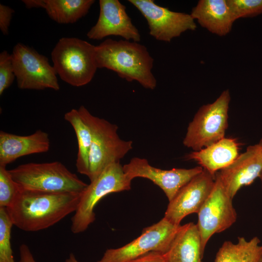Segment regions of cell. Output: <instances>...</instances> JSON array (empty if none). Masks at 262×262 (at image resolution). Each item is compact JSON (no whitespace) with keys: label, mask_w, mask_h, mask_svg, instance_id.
<instances>
[{"label":"cell","mask_w":262,"mask_h":262,"mask_svg":"<svg viewBox=\"0 0 262 262\" xmlns=\"http://www.w3.org/2000/svg\"><path fill=\"white\" fill-rule=\"evenodd\" d=\"M78 110L92 133L87 176L92 181L108 165L120 163L132 148V142L121 139L117 132V125L93 115L84 106Z\"/></svg>","instance_id":"3957f363"},{"label":"cell","mask_w":262,"mask_h":262,"mask_svg":"<svg viewBox=\"0 0 262 262\" xmlns=\"http://www.w3.org/2000/svg\"><path fill=\"white\" fill-rule=\"evenodd\" d=\"M259 145L260 146V147L262 148V137L261 138V139H260L259 143H258Z\"/></svg>","instance_id":"4dcf8cb0"},{"label":"cell","mask_w":262,"mask_h":262,"mask_svg":"<svg viewBox=\"0 0 262 262\" xmlns=\"http://www.w3.org/2000/svg\"><path fill=\"white\" fill-rule=\"evenodd\" d=\"M95 50L98 68L112 70L121 78L136 81L147 89L156 87V79L152 72L154 59L145 46L109 38L96 46Z\"/></svg>","instance_id":"7a4b0ae2"},{"label":"cell","mask_w":262,"mask_h":262,"mask_svg":"<svg viewBox=\"0 0 262 262\" xmlns=\"http://www.w3.org/2000/svg\"><path fill=\"white\" fill-rule=\"evenodd\" d=\"M131 182L120 163L108 165L81 193L77 209L71 219L72 232L84 231L95 220L94 210L99 200L108 194L130 190Z\"/></svg>","instance_id":"8992f818"},{"label":"cell","mask_w":262,"mask_h":262,"mask_svg":"<svg viewBox=\"0 0 262 262\" xmlns=\"http://www.w3.org/2000/svg\"><path fill=\"white\" fill-rule=\"evenodd\" d=\"M147 21L149 34L155 39L170 42L187 31L196 28L190 14L171 11L153 0H129Z\"/></svg>","instance_id":"8fae6325"},{"label":"cell","mask_w":262,"mask_h":262,"mask_svg":"<svg viewBox=\"0 0 262 262\" xmlns=\"http://www.w3.org/2000/svg\"><path fill=\"white\" fill-rule=\"evenodd\" d=\"M232 16L236 20L262 14V0H227Z\"/></svg>","instance_id":"d4e9b609"},{"label":"cell","mask_w":262,"mask_h":262,"mask_svg":"<svg viewBox=\"0 0 262 262\" xmlns=\"http://www.w3.org/2000/svg\"><path fill=\"white\" fill-rule=\"evenodd\" d=\"M81 194L22 190L6 208L13 225L34 232L48 228L76 211Z\"/></svg>","instance_id":"6da1fadb"},{"label":"cell","mask_w":262,"mask_h":262,"mask_svg":"<svg viewBox=\"0 0 262 262\" xmlns=\"http://www.w3.org/2000/svg\"><path fill=\"white\" fill-rule=\"evenodd\" d=\"M14 73L21 89H60L57 73L48 58L21 43L13 48L12 53Z\"/></svg>","instance_id":"ba28073f"},{"label":"cell","mask_w":262,"mask_h":262,"mask_svg":"<svg viewBox=\"0 0 262 262\" xmlns=\"http://www.w3.org/2000/svg\"><path fill=\"white\" fill-rule=\"evenodd\" d=\"M239 143L232 138H225L186 156L192 160L213 176L228 166L239 156Z\"/></svg>","instance_id":"ac0fdd59"},{"label":"cell","mask_w":262,"mask_h":262,"mask_svg":"<svg viewBox=\"0 0 262 262\" xmlns=\"http://www.w3.org/2000/svg\"><path fill=\"white\" fill-rule=\"evenodd\" d=\"M29 9L42 8L49 17L60 24L73 23L85 16L94 0H23Z\"/></svg>","instance_id":"ffe728a7"},{"label":"cell","mask_w":262,"mask_h":262,"mask_svg":"<svg viewBox=\"0 0 262 262\" xmlns=\"http://www.w3.org/2000/svg\"><path fill=\"white\" fill-rule=\"evenodd\" d=\"M255 236L249 241L239 237L237 244L227 241L218 250L214 262H262V246Z\"/></svg>","instance_id":"44dd1931"},{"label":"cell","mask_w":262,"mask_h":262,"mask_svg":"<svg viewBox=\"0 0 262 262\" xmlns=\"http://www.w3.org/2000/svg\"><path fill=\"white\" fill-rule=\"evenodd\" d=\"M20 259L19 262H36L29 247L22 244L19 247Z\"/></svg>","instance_id":"f1b7e54d"},{"label":"cell","mask_w":262,"mask_h":262,"mask_svg":"<svg viewBox=\"0 0 262 262\" xmlns=\"http://www.w3.org/2000/svg\"><path fill=\"white\" fill-rule=\"evenodd\" d=\"M262 171V149L258 144L249 146L228 166L218 173L233 198L244 186L251 184Z\"/></svg>","instance_id":"9a60e30c"},{"label":"cell","mask_w":262,"mask_h":262,"mask_svg":"<svg viewBox=\"0 0 262 262\" xmlns=\"http://www.w3.org/2000/svg\"><path fill=\"white\" fill-rule=\"evenodd\" d=\"M8 171L22 190L81 194L88 185L58 161L30 163Z\"/></svg>","instance_id":"277c9868"},{"label":"cell","mask_w":262,"mask_h":262,"mask_svg":"<svg viewBox=\"0 0 262 262\" xmlns=\"http://www.w3.org/2000/svg\"><path fill=\"white\" fill-rule=\"evenodd\" d=\"M180 226L164 217L158 223L144 229L141 234L130 243L107 249L97 262H126L152 251L165 254Z\"/></svg>","instance_id":"30bf717a"},{"label":"cell","mask_w":262,"mask_h":262,"mask_svg":"<svg viewBox=\"0 0 262 262\" xmlns=\"http://www.w3.org/2000/svg\"><path fill=\"white\" fill-rule=\"evenodd\" d=\"M260 180H261V183H262V171L259 176V177Z\"/></svg>","instance_id":"1f68e13d"},{"label":"cell","mask_w":262,"mask_h":262,"mask_svg":"<svg viewBox=\"0 0 262 262\" xmlns=\"http://www.w3.org/2000/svg\"><path fill=\"white\" fill-rule=\"evenodd\" d=\"M164 255L167 262H202L204 253L196 224L190 222L181 225Z\"/></svg>","instance_id":"d6986e66"},{"label":"cell","mask_w":262,"mask_h":262,"mask_svg":"<svg viewBox=\"0 0 262 262\" xmlns=\"http://www.w3.org/2000/svg\"><path fill=\"white\" fill-rule=\"evenodd\" d=\"M99 14L97 23L87 33L91 39L101 40L110 35L121 36L128 41L138 42L141 35L118 0H100Z\"/></svg>","instance_id":"5bb4252c"},{"label":"cell","mask_w":262,"mask_h":262,"mask_svg":"<svg viewBox=\"0 0 262 262\" xmlns=\"http://www.w3.org/2000/svg\"><path fill=\"white\" fill-rule=\"evenodd\" d=\"M14 13V10L10 7L0 4V29L4 35L8 34L9 27Z\"/></svg>","instance_id":"4316f807"},{"label":"cell","mask_w":262,"mask_h":262,"mask_svg":"<svg viewBox=\"0 0 262 262\" xmlns=\"http://www.w3.org/2000/svg\"><path fill=\"white\" fill-rule=\"evenodd\" d=\"M190 15L200 26L220 36L229 33L235 21L227 0H200Z\"/></svg>","instance_id":"e0dca14e"},{"label":"cell","mask_w":262,"mask_h":262,"mask_svg":"<svg viewBox=\"0 0 262 262\" xmlns=\"http://www.w3.org/2000/svg\"><path fill=\"white\" fill-rule=\"evenodd\" d=\"M126 262H167L164 254L152 251Z\"/></svg>","instance_id":"83f0119b"},{"label":"cell","mask_w":262,"mask_h":262,"mask_svg":"<svg viewBox=\"0 0 262 262\" xmlns=\"http://www.w3.org/2000/svg\"><path fill=\"white\" fill-rule=\"evenodd\" d=\"M50 147L48 133L37 130L22 136L0 131V165L6 166L24 156L44 153Z\"/></svg>","instance_id":"2e32d148"},{"label":"cell","mask_w":262,"mask_h":262,"mask_svg":"<svg viewBox=\"0 0 262 262\" xmlns=\"http://www.w3.org/2000/svg\"><path fill=\"white\" fill-rule=\"evenodd\" d=\"M232 200L217 172L213 188L197 213L196 225L203 253L213 234L225 230L236 222L237 213Z\"/></svg>","instance_id":"9c48e42d"},{"label":"cell","mask_w":262,"mask_h":262,"mask_svg":"<svg viewBox=\"0 0 262 262\" xmlns=\"http://www.w3.org/2000/svg\"><path fill=\"white\" fill-rule=\"evenodd\" d=\"M20 191V187L11 177L6 166L0 165V207H10Z\"/></svg>","instance_id":"cb8c5ba5"},{"label":"cell","mask_w":262,"mask_h":262,"mask_svg":"<svg viewBox=\"0 0 262 262\" xmlns=\"http://www.w3.org/2000/svg\"><path fill=\"white\" fill-rule=\"evenodd\" d=\"M64 119L72 126L76 133L78 151L76 162L77 171L86 176L89 172V158L92 144L91 130L81 116L78 109H73L66 112Z\"/></svg>","instance_id":"7402d4cb"},{"label":"cell","mask_w":262,"mask_h":262,"mask_svg":"<svg viewBox=\"0 0 262 262\" xmlns=\"http://www.w3.org/2000/svg\"><path fill=\"white\" fill-rule=\"evenodd\" d=\"M66 262H79L73 253H70L68 258L66 260Z\"/></svg>","instance_id":"f546056e"},{"label":"cell","mask_w":262,"mask_h":262,"mask_svg":"<svg viewBox=\"0 0 262 262\" xmlns=\"http://www.w3.org/2000/svg\"><path fill=\"white\" fill-rule=\"evenodd\" d=\"M124 172L131 180L139 177L148 179L164 193L169 202L180 190L203 169L200 166L190 169L173 168L163 170L149 164L145 158L134 157L123 165Z\"/></svg>","instance_id":"7c38bea8"},{"label":"cell","mask_w":262,"mask_h":262,"mask_svg":"<svg viewBox=\"0 0 262 262\" xmlns=\"http://www.w3.org/2000/svg\"><path fill=\"white\" fill-rule=\"evenodd\" d=\"M13 225L7 209L0 207V262H15L11 246Z\"/></svg>","instance_id":"603a6c76"},{"label":"cell","mask_w":262,"mask_h":262,"mask_svg":"<svg viewBox=\"0 0 262 262\" xmlns=\"http://www.w3.org/2000/svg\"><path fill=\"white\" fill-rule=\"evenodd\" d=\"M215 177L203 169L169 202L164 217L179 226L186 216L198 213L213 188Z\"/></svg>","instance_id":"4fadbf2b"},{"label":"cell","mask_w":262,"mask_h":262,"mask_svg":"<svg viewBox=\"0 0 262 262\" xmlns=\"http://www.w3.org/2000/svg\"><path fill=\"white\" fill-rule=\"evenodd\" d=\"M15 78L12 54L3 50L0 53V95L11 86Z\"/></svg>","instance_id":"484cf974"},{"label":"cell","mask_w":262,"mask_h":262,"mask_svg":"<svg viewBox=\"0 0 262 262\" xmlns=\"http://www.w3.org/2000/svg\"><path fill=\"white\" fill-rule=\"evenodd\" d=\"M95 48L96 46L78 38H61L51 53L57 74L73 86L89 83L98 68Z\"/></svg>","instance_id":"5b68a950"},{"label":"cell","mask_w":262,"mask_h":262,"mask_svg":"<svg viewBox=\"0 0 262 262\" xmlns=\"http://www.w3.org/2000/svg\"><path fill=\"white\" fill-rule=\"evenodd\" d=\"M230 100L228 89L212 103L201 106L187 128L183 145L198 151L225 137Z\"/></svg>","instance_id":"52a82bcc"}]
</instances>
